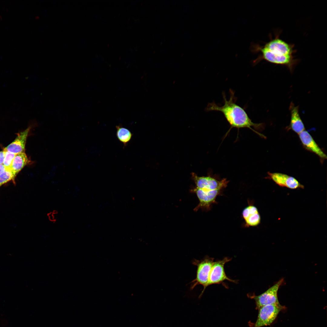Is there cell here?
<instances>
[{
	"label": "cell",
	"mask_w": 327,
	"mask_h": 327,
	"mask_svg": "<svg viewBox=\"0 0 327 327\" xmlns=\"http://www.w3.org/2000/svg\"><path fill=\"white\" fill-rule=\"evenodd\" d=\"M251 47L253 51H259L262 54L254 61V64L264 59L271 63L285 66L292 71L297 61L293 56L295 51L293 46L280 39L278 35H276L263 46L254 45Z\"/></svg>",
	"instance_id": "obj_1"
},
{
	"label": "cell",
	"mask_w": 327,
	"mask_h": 327,
	"mask_svg": "<svg viewBox=\"0 0 327 327\" xmlns=\"http://www.w3.org/2000/svg\"><path fill=\"white\" fill-rule=\"evenodd\" d=\"M230 96L227 100L224 93H223L224 104L220 106L214 102L209 103L206 108V111H216L222 112L231 127L238 128L247 127L254 131L262 137L264 136L255 131L252 128L259 130L263 127V124L253 122L244 109L236 103V99L233 90H230Z\"/></svg>",
	"instance_id": "obj_2"
},
{
	"label": "cell",
	"mask_w": 327,
	"mask_h": 327,
	"mask_svg": "<svg viewBox=\"0 0 327 327\" xmlns=\"http://www.w3.org/2000/svg\"><path fill=\"white\" fill-rule=\"evenodd\" d=\"M213 258L206 256L200 260L194 259L192 263L197 266L196 278L191 282L190 289H193L199 285L203 286L202 294L206 287L210 271L214 262Z\"/></svg>",
	"instance_id": "obj_3"
},
{
	"label": "cell",
	"mask_w": 327,
	"mask_h": 327,
	"mask_svg": "<svg viewBox=\"0 0 327 327\" xmlns=\"http://www.w3.org/2000/svg\"><path fill=\"white\" fill-rule=\"evenodd\" d=\"M284 306L280 304L263 306L259 309L256 321L253 327H262L270 325L276 320L279 313L286 309Z\"/></svg>",
	"instance_id": "obj_4"
},
{
	"label": "cell",
	"mask_w": 327,
	"mask_h": 327,
	"mask_svg": "<svg viewBox=\"0 0 327 327\" xmlns=\"http://www.w3.org/2000/svg\"><path fill=\"white\" fill-rule=\"evenodd\" d=\"M231 259V258L226 257L221 260L213 262L209 275L206 287L213 284L223 283V282L226 280L234 283L237 282L236 281L229 278L225 272L224 268L225 264L230 261Z\"/></svg>",
	"instance_id": "obj_5"
},
{
	"label": "cell",
	"mask_w": 327,
	"mask_h": 327,
	"mask_svg": "<svg viewBox=\"0 0 327 327\" xmlns=\"http://www.w3.org/2000/svg\"><path fill=\"white\" fill-rule=\"evenodd\" d=\"M284 281V279H280L263 293L258 296H251V298L255 301L257 309L265 305L280 304L278 299V292Z\"/></svg>",
	"instance_id": "obj_6"
},
{
	"label": "cell",
	"mask_w": 327,
	"mask_h": 327,
	"mask_svg": "<svg viewBox=\"0 0 327 327\" xmlns=\"http://www.w3.org/2000/svg\"><path fill=\"white\" fill-rule=\"evenodd\" d=\"M193 191L200 201L195 208L196 210L201 208L208 211L210 210L212 204L216 203V199L221 193L222 190H207L196 187L193 189Z\"/></svg>",
	"instance_id": "obj_7"
},
{
	"label": "cell",
	"mask_w": 327,
	"mask_h": 327,
	"mask_svg": "<svg viewBox=\"0 0 327 327\" xmlns=\"http://www.w3.org/2000/svg\"><path fill=\"white\" fill-rule=\"evenodd\" d=\"M197 187L204 190H221L226 188L229 181L226 179L218 180L210 177H198L193 175Z\"/></svg>",
	"instance_id": "obj_8"
},
{
	"label": "cell",
	"mask_w": 327,
	"mask_h": 327,
	"mask_svg": "<svg viewBox=\"0 0 327 327\" xmlns=\"http://www.w3.org/2000/svg\"><path fill=\"white\" fill-rule=\"evenodd\" d=\"M268 178L282 187L291 189H304V186L294 177L280 173H268Z\"/></svg>",
	"instance_id": "obj_9"
},
{
	"label": "cell",
	"mask_w": 327,
	"mask_h": 327,
	"mask_svg": "<svg viewBox=\"0 0 327 327\" xmlns=\"http://www.w3.org/2000/svg\"><path fill=\"white\" fill-rule=\"evenodd\" d=\"M300 140L306 149L317 155L321 162L323 163L327 158L326 155L319 147L311 135L306 130H304L299 134Z\"/></svg>",
	"instance_id": "obj_10"
},
{
	"label": "cell",
	"mask_w": 327,
	"mask_h": 327,
	"mask_svg": "<svg viewBox=\"0 0 327 327\" xmlns=\"http://www.w3.org/2000/svg\"><path fill=\"white\" fill-rule=\"evenodd\" d=\"M31 128L29 127L24 131L18 134L15 140L4 150L15 154L24 152L27 138Z\"/></svg>",
	"instance_id": "obj_11"
},
{
	"label": "cell",
	"mask_w": 327,
	"mask_h": 327,
	"mask_svg": "<svg viewBox=\"0 0 327 327\" xmlns=\"http://www.w3.org/2000/svg\"><path fill=\"white\" fill-rule=\"evenodd\" d=\"M243 217L245 221L246 227L255 226L261 222V216L257 208L252 204H249L243 210Z\"/></svg>",
	"instance_id": "obj_12"
},
{
	"label": "cell",
	"mask_w": 327,
	"mask_h": 327,
	"mask_svg": "<svg viewBox=\"0 0 327 327\" xmlns=\"http://www.w3.org/2000/svg\"><path fill=\"white\" fill-rule=\"evenodd\" d=\"M291 118L289 128L298 134L305 130L304 124L299 113V107L291 102L289 107Z\"/></svg>",
	"instance_id": "obj_13"
},
{
	"label": "cell",
	"mask_w": 327,
	"mask_h": 327,
	"mask_svg": "<svg viewBox=\"0 0 327 327\" xmlns=\"http://www.w3.org/2000/svg\"><path fill=\"white\" fill-rule=\"evenodd\" d=\"M30 162V160L24 152L16 154L12 163L10 170L17 175Z\"/></svg>",
	"instance_id": "obj_14"
},
{
	"label": "cell",
	"mask_w": 327,
	"mask_h": 327,
	"mask_svg": "<svg viewBox=\"0 0 327 327\" xmlns=\"http://www.w3.org/2000/svg\"><path fill=\"white\" fill-rule=\"evenodd\" d=\"M116 136L118 140L126 147L130 141L133 134L128 129L123 127L121 125L116 126Z\"/></svg>",
	"instance_id": "obj_15"
},
{
	"label": "cell",
	"mask_w": 327,
	"mask_h": 327,
	"mask_svg": "<svg viewBox=\"0 0 327 327\" xmlns=\"http://www.w3.org/2000/svg\"><path fill=\"white\" fill-rule=\"evenodd\" d=\"M16 175L10 169H6L5 172L0 174V187L11 181H12L15 183Z\"/></svg>",
	"instance_id": "obj_16"
},
{
	"label": "cell",
	"mask_w": 327,
	"mask_h": 327,
	"mask_svg": "<svg viewBox=\"0 0 327 327\" xmlns=\"http://www.w3.org/2000/svg\"><path fill=\"white\" fill-rule=\"evenodd\" d=\"M4 150L5 151V155L3 164L7 169H10L12 163L16 154Z\"/></svg>",
	"instance_id": "obj_17"
},
{
	"label": "cell",
	"mask_w": 327,
	"mask_h": 327,
	"mask_svg": "<svg viewBox=\"0 0 327 327\" xmlns=\"http://www.w3.org/2000/svg\"><path fill=\"white\" fill-rule=\"evenodd\" d=\"M5 155V151L4 150L3 151H0V164H3Z\"/></svg>",
	"instance_id": "obj_18"
},
{
	"label": "cell",
	"mask_w": 327,
	"mask_h": 327,
	"mask_svg": "<svg viewBox=\"0 0 327 327\" xmlns=\"http://www.w3.org/2000/svg\"><path fill=\"white\" fill-rule=\"evenodd\" d=\"M6 169L3 164H0V174L5 172Z\"/></svg>",
	"instance_id": "obj_19"
},
{
	"label": "cell",
	"mask_w": 327,
	"mask_h": 327,
	"mask_svg": "<svg viewBox=\"0 0 327 327\" xmlns=\"http://www.w3.org/2000/svg\"><path fill=\"white\" fill-rule=\"evenodd\" d=\"M0 19H2V16H1V15H0Z\"/></svg>",
	"instance_id": "obj_20"
}]
</instances>
